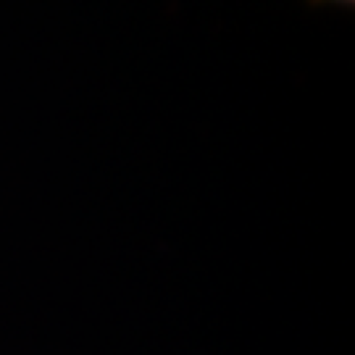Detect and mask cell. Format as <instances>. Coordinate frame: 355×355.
I'll return each instance as SVG.
<instances>
[{"label":"cell","instance_id":"1","mask_svg":"<svg viewBox=\"0 0 355 355\" xmlns=\"http://www.w3.org/2000/svg\"><path fill=\"white\" fill-rule=\"evenodd\" d=\"M316 6H334V8H355V0H311Z\"/></svg>","mask_w":355,"mask_h":355}]
</instances>
